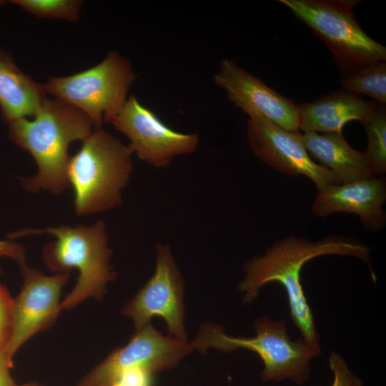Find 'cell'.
Listing matches in <instances>:
<instances>
[{"label":"cell","mask_w":386,"mask_h":386,"mask_svg":"<svg viewBox=\"0 0 386 386\" xmlns=\"http://www.w3.org/2000/svg\"><path fill=\"white\" fill-rule=\"evenodd\" d=\"M328 362L334 377L331 386H364L362 380L349 368L339 354L332 352Z\"/></svg>","instance_id":"obj_21"},{"label":"cell","mask_w":386,"mask_h":386,"mask_svg":"<svg viewBox=\"0 0 386 386\" xmlns=\"http://www.w3.org/2000/svg\"><path fill=\"white\" fill-rule=\"evenodd\" d=\"M371 248L354 239L330 237L317 241L289 236L277 240L262 255L248 259L244 277L238 285L243 301L252 302L259 290L268 283H280L287 294L290 317L300 332L301 338L321 350L313 312L304 293L301 270L310 259L327 254L357 257L365 263L370 259Z\"/></svg>","instance_id":"obj_1"},{"label":"cell","mask_w":386,"mask_h":386,"mask_svg":"<svg viewBox=\"0 0 386 386\" xmlns=\"http://www.w3.org/2000/svg\"><path fill=\"white\" fill-rule=\"evenodd\" d=\"M385 201V178L375 177L330 185L317 191L311 209L320 217L337 212L357 214L368 232H375L386 223Z\"/></svg>","instance_id":"obj_14"},{"label":"cell","mask_w":386,"mask_h":386,"mask_svg":"<svg viewBox=\"0 0 386 386\" xmlns=\"http://www.w3.org/2000/svg\"><path fill=\"white\" fill-rule=\"evenodd\" d=\"M14 298L0 284V350L6 346L12 330Z\"/></svg>","instance_id":"obj_22"},{"label":"cell","mask_w":386,"mask_h":386,"mask_svg":"<svg viewBox=\"0 0 386 386\" xmlns=\"http://www.w3.org/2000/svg\"><path fill=\"white\" fill-rule=\"evenodd\" d=\"M194 350L192 344L164 337L150 324L137 331L124 347L88 372L77 386H113L124 372L136 367L152 374L170 368Z\"/></svg>","instance_id":"obj_11"},{"label":"cell","mask_w":386,"mask_h":386,"mask_svg":"<svg viewBox=\"0 0 386 386\" xmlns=\"http://www.w3.org/2000/svg\"><path fill=\"white\" fill-rule=\"evenodd\" d=\"M13 367V360L9 358L4 350H0V386L16 385L10 372Z\"/></svg>","instance_id":"obj_25"},{"label":"cell","mask_w":386,"mask_h":386,"mask_svg":"<svg viewBox=\"0 0 386 386\" xmlns=\"http://www.w3.org/2000/svg\"><path fill=\"white\" fill-rule=\"evenodd\" d=\"M256 335L250 338L227 335L222 327L213 324L203 325L192 345L202 351L209 347L222 352L245 349L256 352L261 358L264 382L292 380L297 385L305 383L311 374L310 360L320 355L321 350L307 344L301 337L292 341L284 319L274 321L267 316L254 322Z\"/></svg>","instance_id":"obj_5"},{"label":"cell","mask_w":386,"mask_h":386,"mask_svg":"<svg viewBox=\"0 0 386 386\" xmlns=\"http://www.w3.org/2000/svg\"><path fill=\"white\" fill-rule=\"evenodd\" d=\"M156 267L152 277L124 307L137 331L147 325L152 317H162L169 332L186 341L183 323V279L169 246L157 244Z\"/></svg>","instance_id":"obj_9"},{"label":"cell","mask_w":386,"mask_h":386,"mask_svg":"<svg viewBox=\"0 0 386 386\" xmlns=\"http://www.w3.org/2000/svg\"><path fill=\"white\" fill-rule=\"evenodd\" d=\"M377 103L346 89L335 91L313 102L298 105L299 130L304 133L342 132L350 121L362 122Z\"/></svg>","instance_id":"obj_15"},{"label":"cell","mask_w":386,"mask_h":386,"mask_svg":"<svg viewBox=\"0 0 386 386\" xmlns=\"http://www.w3.org/2000/svg\"><path fill=\"white\" fill-rule=\"evenodd\" d=\"M327 46L344 75L365 65L385 61L386 47L357 23L353 9L360 0H279Z\"/></svg>","instance_id":"obj_6"},{"label":"cell","mask_w":386,"mask_h":386,"mask_svg":"<svg viewBox=\"0 0 386 386\" xmlns=\"http://www.w3.org/2000/svg\"><path fill=\"white\" fill-rule=\"evenodd\" d=\"M109 122L129 139L133 154L157 168L167 167L176 157L193 153L199 142V134L173 130L134 95Z\"/></svg>","instance_id":"obj_8"},{"label":"cell","mask_w":386,"mask_h":386,"mask_svg":"<svg viewBox=\"0 0 386 386\" xmlns=\"http://www.w3.org/2000/svg\"><path fill=\"white\" fill-rule=\"evenodd\" d=\"M302 141L310 156L333 172L341 184L375 177L365 152L353 149L342 132H307L302 134Z\"/></svg>","instance_id":"obj_17"},{"label":"cell","mask_w":386,"mask_h":386,"mask_svg":"<svg viewBox=\"0 0 386 386\" xmlns=\"http://www.w3.org/2000/svg\"><path fill=\"white\" fill-rule=\"evenodd\" d=\"M247 137L251 150L264 163L288 175L305 176L317 191L341 184L333 172L312 159L300 131H288L265 119L251 117Z\"/></svg>","instance_id":"obj_12"},{"label":"cell","mask_w":386,"mask_h":386,"mask_svg":"<svg viewBox=\"0 0 386 386\" xmlns=\"http://www.w3.org/2000/svg\"><path fill=\"white\" fill-rule=\"evenodd\" d=\"M6 1L0 0V6L4 4Z\"/></svg>","instance_id":"obj_27"},{"label":"cell","mask_w":386,"mask_h":386,"mask_svg":"<svg viewBox=\"0 0 386 386\" xmlns=\"http://www.w3.org/2000/svg\"><path fill=\"white\" fill-rule=\"evenodd\" d=\"M19 268L23 285L14 298L12 330L4 349L12 360L26 341L54 323L61 310V292L69 278V272L48 276L26 264Z\"/></svg>","instance_id":"obj_10"},{"label":"cell","mask_w":386,"mask_h":386,"mask_svg":"<svg viewBox=\"0 0 386 386\" xmlns=\"http://www.w3.org/2000/svg\"><path fill=\"white\" fill-rule=\"evenodd\" d=\"M92 129L93 123L84 113L56 98H46L32 119L24 117L10 123L9 137L30 153L37 167L34 176L19 178L24 188L61 194L69 186V145L84 141Z\"/></svg>","instance_id":"obj_2"},{"label":"cell","mask_w":386,"mask_h":386,"mask_svg":"<svg viewBox=\"0 0 386 386\" xmlns=\"http://www.w3.org/2000/svg\"><path fill=\"white\" fill-rule=\"evenodd\" d=\"M367 137L365 152L374 177L386 172V109L377 103L362 122Z\"/></svg>","instance_id":"obj_18"},{"label":"cell","mask_w":386,"mask_h":386,"mask_svg":"<svg viewBox=\"0 0 386 386\" xmlns=\"http://www.w3.org/2000/svg\"><path fill=\"white\" fill-rule=\"evenodd\" d=\"M132 154L128 145L102 127L94 129L82 141L66 167L78 216L107 211L122 204V193L133 171Z\"/></svg>","instance_id":"obj_4"},{"label":"cell","mask_w":386,"mask_h":386,"mask_svg":"<svg viewBox=\"0 0 386 386\" xmlns=\"http://www.w3.org/2000/svg\"><path fill=\"white\" fill-rule=\"evenodd\" d=\"M0 257L13 259L19 267L26 264L24 247L13 240H0Z\"/></svg>","instance_id":"obj_24"},{"label":"cell","mask_w":386,"mask_h":386,"mask_svg":"<svg viewBox=\"0 0 386 386\" xmlns=\"http://www.w3.org/2000/svg\"><path fill=\"white\" fill-rule=\"evenodd\" d=\"M43 84L33 80L15 64L11 55L0 47V112L10 123L34 117L46 99Z\"/></svg>","instance_id":"obj_16"},{"label":"cell","mask_w":386,"mask_h":386,"mask_svg":"<svg viewBox=\"0 0 386 386\" xmlns=\"http://www.w3.org/2000/svg\"><path fill=\"white\" fill-rule=\"evenodd\" d=\"M43 234L56 238L43 251V259L48 268L56 273L74 269L79 272L75 286L61 302V310L73 309L89 298L100 300L107 284L116 276L109 264L112 250L108 247L105 222L98 220L90 226L25 229L9 233L7 237L13 239Z\"/></svg>","instance_id":"obj_3"},{"label":"cell","mask_w":386,"mask_h":386,"mask_svg":"<svg viewBox=\"0 0 386 386\" xmlns=\"http://www.w3.org/2000/svg\"><path fill=\"white\" fill-rule=\"evenodd\" d=\"M214 81L249 118L261 117L284 129L300 131L298 105L267 86L236 61H222Z\"/></svg>","instance_id":"obj_13"},{"label":"cell","mask_w":386,"mask_h":386,"mask_svg":"<svg viewBox=\"0 0 386 386\" xmlns=\"http://www.w3.org/2000/svg\"><path fill=\"white\" fill-rule=\"evenodd\" d=\"M14 386H45L36 382H29L21 385H15Z\"/></svg>","instance_id":"obj_26"},{"label":"cell","mask_w":386,"mask_h":386,"mask_svg":"<svg viewBox=\"0 0 386 386\" xmlns=\"http://www.w3.org/2000/svg\"><path fill=\"white\" fill-rule=\"evenodd\" d=\"M26 11L40 18L76 21L83 5L80 0H13Z\"/></svg>","instance_id":"obj_20"},{"label":"cell","mask_w":386,"mask_h":386,"mask_svg":"<svg viewBox=\"0 0 386 386\" xmlns=\"http://www.w3.org/2000/svg\"><path fill=\"white\" fill-rule=\"evenodd\" d=\"M113 386H152V373L139 368H132L119 377Z\"/></svg>","instance_id":"obj_23"},{"label":"cell","mask_w":386,"mask_h":386,"mask_svg":"<svg viewBox=\"0 0 386 386\" xmlns=\"http://www.w3.org/2000/svg\"><path fill=\"white\" fill-rule=\"evenodd\" d=\"M2 272H3L2 269L0 267V274H2Z\"/></svg>","instance_id":"obj_28"},{"label":"cell","mask_w":386,"mask_h":386,"mask_svg":"<svg viewBox=\"0 0 386 386\" xmlns=\"http://www.w3.org/2000/svg\"><path fill=\"white\" fill-rule=\"evenodd\" d=\"M341 85L356 94H364L377 103H386V63L374 62L343 75Z\"/></svg>","instance_id":"obj_19"},{"label":"cell","mask_w":386,"mask_h":386,"mask_svg":"<svg viewBox=\"0 0 386 386\" xmlns=\"http://www.w3.org/2000/svg\"><path fill=\"white\" fill-rule=\"evenodd\" d=\"M136 78L129 60L110 51L96 66L70 76L49 77L43 85L46 94L77 108L99 129L122 110Z\"/></svg>","instance_id":"obj_7"}]
</instances>
